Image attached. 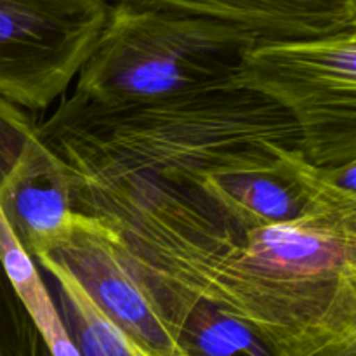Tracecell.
Returning <instances> with one entry per match:
<instances>
[{
  "instance_id": "3",
  "label": "cell",
  "mask_w": 356,
  "mask_h": 356,
  "mask_svg": "<svg viewBox=\"0 0 356 356\" xmlns=\"http://www.w3.org/2000/svg\"><path fill=\"white\" fill-rule=\"evenodd\" d=\"M252 35L219 21L111 3L73 96L129 104L232 89Z\"/></svg>"
},
{
  "instance_id": "8",
  "label": "cell",
  "mask_w": 356,
  "mask_h": 356,
  "mask_svg": "<svg viewBox=\"0 0 356 356\" xmlns=\"http://www.w3.org/2000/svg\"><path fill=\"white\" fill-rule=\"evenodd\" d=\"M138 9L204 17L257 42L308 40L356 31V0H108Z\"/></svg>"
},
{
  "instance_id": "2",
  "label": "cell",
  "mask_w": 356,
  "mask_h": 356,
  "mask_svg": "<svg viewBox=\"0 0 356 356\" xmlns=\"http://www.w3.org/2000/svg\"><path fill=\"white\" fill-rule=\"evenodd\" d=\"M38 129L79 176H183L256 148L301 149L291 115L238 87L129 104H94L70 94Z\"/></svg>"
},
{
  "instance_id": "6",
  "label": "cell",
  "mask_w": 356,
  "mask_h": 356,
  "mask_svg": "<svg viewBox=\"0 0 356 356\" xmlns=\"http://www.w3.org/2000/svg\"><path fill=\"white\" fill-rule=\"evenodd\" d=\"M66 163L33 115L0 97V214L28 256L52 252L75 211Z\"/></svg>"
},
{
  "instance_id": "4",
  "label": "cell",
  "mask_w": 356,
  "mask_h": 356,
  "mask_svg": "<svg viewBox=\"0 0 356 356\" xmlns=\"http://www.w3.org/2000/svg\"><path fill=\"white\" fill-rule=\"evenodd\" d=\"M235 87L263 94L291 115L313 167L356 163V31L257 42L240 63Z\"/></svg>"
},
{
  "instance_id": "7",
  "label": "cell",
  "mask_w": 356,
  "mask_h": 356,
  "mask_svg": "<svg viewBox=\"0 0 356 356\" xmlns=\"http://www.w3.org/2000/svg\"><path fill=\"white\" fill-rule=\"evenodd\" d=\"M45 256L61 264L139 350L148 356H183L125 264L113 235L97 219L75 212L66 235Z\"/></svg>"
},
{
  "instance_id": "9",
  "label": "cell",
  "mask_w": 356,
  "mask_h": 356,
  "mask_svg": "<svg viewBox=\"0 0 356 356\" xmlns=\"http://www.w3.org/2000/svg\"><path fill=\"white\" fill-rule=\"evenodd\" d=\"M138 284L183 356H278L254 327L232 313L167 289Z\"/></svg>"
},
{
  "instance_id": "11",
  "label": "cell",
  "mask_w": 356,
  "mask_h": 356,
  "mask_svg": "<svg viewBox=\"0 0 356 356\" xmlns=\"http://www.w3.org/2000/svg\"><path fill=\"white\" fill-rule=\"evenodd\" d=\"M0 356H52L0 264Z\"/></svg>"
},
{
  "instance_id": "1",
  "label": "cell",
  "mask_w": 356,
  "mask_h": 356,
  "mask_svg": "<svg viewBox=\"0 0 356 356\" xmlns=\"http://www.w3.org/2000/svg\"><path fill=\"white\" fill-rule=\"evenodd\" d=\"M355 170L256 148L183 176H70L138 282L232 313L278 356H356Z\"/></svg>"
},
{
  "instance_id": "5",
  "label": "cell",
  "mask_w": 356,
  "mask_h": 356,
  "mask_svg": "<svg viewBox=\"0 0 356 356\" xmlns=\"http://www.w3.org/2000/svg\"><path fill=\"white\" fill-rule=\"evenodd\" d=\"M110 7L108 0H0V97L31 115L65 97Z\"/></svg>"
},
{
  "instance_id": "10",
  "label": "cell",
  "mask_w": 356,
  "mask_h": 356,
  "mask_svg": "<svg viewBox=\"0 0 356 356\" xmlns=\"http://www.w3.org/2000/svg\"><path fill=\"white\" fill-rule=\"evenodd\" d=\"M49 275L61 322L80 356H148L87 296L79 282L47 256L35 259Z\"/></svg>"
}]
</instances>
